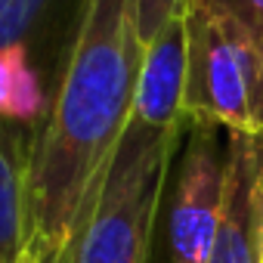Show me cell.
<instances>
[{
    "mask_svg": "<svg viewBox=\"0 0 263 263\" xmlns=\"http://www.w3.org/2000/svg\"><path fill=\"white\" fill-rule=\"evenodd\" d=\"M143 47L130 0H87L28 183V238L41 257L71 251L134 111Z\"/></svg>",
    "mask_w": 263,
    "mask_h": 263,
    "instance_id": "1",
    "label": "cell"
},
{
    "mask_svg": "<svg viewBox=\"0 0 263 263\" xmlns=\"http://www.w3.org/2000/svg\"><path fill=\"white\" fill-rule=\"evenodd\" d=\"M208 263H263V130L226 134L223 217Z\"/></svg>",
    "mask_w": 263,
    "mask_h": 263,
    "instance_id": "5",
    "label": "cell"
},
{
    "mask_svg": "<svg viewBox=\"0 0 263 263\" xmlns=\"http://www.w3.org/2000/svg\"><path fill=\"white\" fill-rule=\"evenodd\" d=\"M183 130L127 121L99 198L71 248V263H149L161 195Z\"/></svg>",
    "mask_w": 263,
    "mask_h": 263,
    "instance_id": "2",
    "label": "cell"
},
{
    "mask_svg": "<svg viewBox=\"0 0 263 263\" xmlns=\"http://www.w3.org/2000/svg\"><path fill=\"white\" fill-rule=\"evenodd\" d=\"M41 263H71V251H62V254H53V257H41Z\"/></svg>",
    "mask_w": 263,
    "mask_h": 263,
    "instance_id": "11",
    "label": "cell"
},
{
    "mask_svg": "<svg viewBox=\"0 0 263 263\" xmlns=\"http://www.w3.org/2000/svg\"><path fill=\"white\" fill-rule=\"evenodd\" d=\"M84 4L87 0H0V50H22L56 93Z\"/></svg>",
    "mask_w": 263,
    "mask_h": 263,
    "instance_id": "6",
    "label": "cell"
},
{
    "mask_svg": "<svg viewBox=\"0 0 263 263\" xmlns=\"http://www.w3.org/2000/svg\"><path fill=\"white\" fill-rule=\"evenodd\" d=\"M208 4H214V7H220L223 13L241 19V22L257 34V41L263 44V0H208Z\"/></svg>",
    "mask_w": 263,
    "mask_h": 263,
    "instance_id": "10",
    "label": "cell"
},
{
    "mask_svg": "<svg viewBox=\"0 0 263 263\" xmlns=\"http://www.w3.org/2000/svg\"><path fill=\"white\" fill-rule=\"evenodd\" d=\"M189 0H130V28L137 44L146 50L183 10Z\"/></svg>",
    "mask_w": 263,
    "mask_h": 263,
    "instance_id": "9",
    "label": "cell"
},
{
    "mask_svg": "<svg viewBox=\"0 0 263 263\" xmlns=\"http://www.w3.org/2000/svg\"><path fill=\"white\" fill-rule=\"evenodd\" d=\"M37 134L0 118V263L28 251V183Z\"/></svg>",
    "mask_w": 263,
    "mask_h": 263,
    "instance_id": "8",
    "label": "cell"
},
{
    "mask_svg": "<svg viewBox=\"0 0 263 263\" xmlns=\"http://www.w3.org/2000/svg\"><path fill=\"white\" fill-rule=\"evenodd\" d=\"M19 263H41V254H37V248H31V245H28V251L22 254V260H19Z\"/></svg>",
    "mask_w": 263,
    "mask_h": 263,
    "instance_id": "12",
    "label": "cell"
},
{
    "mask_svg": "<svg viewBox=\"0 0 263 263\" xmlns=\"http://www.w3.org/2000/svg\"><path fill=\"white\" fill-rule=\"evenodd\" d=\"M183 90H186V10L143 50L130 121L152 130H183L186 127Z\"/></svg>",
    "mask_w": 263,
    "mask_h": 263,
    "instance_id": "7",
    "label": "cell"
},
{
    "mask_svg": "<svg viewBox=\"0 0 263 263\" xmlns=\"http://www.w3.org/2000/svg\"><path fill=\"white\" fill-rule=\"evenodd\" d=\"M183 118L226 134L263 130V44L208 0L186 4Z\"/></svg>",
    "mask_w": 263,
    "mask_h": 263,
    "instance_id": "3",
    "label": "cell"
},
{
    "mask_svg": "<svg viewBox=\"0 0 263 263\" xmlns=\"http://www.w3.org/2000/svg\"><path fill=\"white\" fill-rule=\"evenodd\" d=\"M226 192V130L186 121L183 152L167 198L171 263H208Z\"/></svg>",
    "mask_w": 263,
    "mask_h": 263,
    "instance_id": "4",
    "label": "cell"
}]
</instances>
